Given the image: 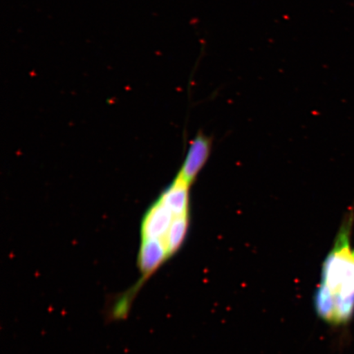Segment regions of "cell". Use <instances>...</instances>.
<instances>
[{
  "mask_svg": "<svg viewBox=\"0 0 354 354\" xmlns=\"http://www.w3.org/2000/svg\"><path fill=\"white\" fill-rule=\"evenodd\" d=\"M354 210L344 219L333 247L323 263L319 287L333 303L332 325H346L354 315V248L351 245Z\"/></svg>",
  "mask_w": 354,
  "mask_h": 354,
  "instance_id": "cell-1",
  "label": "cell"
},
{
  "mask_svg": "<svg viewBox=\"0 0 354 354\" xmlns=\"http://www.w3.org/2000/svg\"><path fill=\"white\" fill-rule=\"evenodd\" d=\"M174 216V214L158 199L144 216L140 229L141 241L154 239L163 241Z\"/></svg>",
  "mask_w": 354,
  "mask_h": 354,
  "instance_id": "cell-2",
  "label": "cell"
},
{
  "mask_svg": "<svg viewBox=\"0 0 354 354\" xmlns=\"http://www.w3.org/2000/svg\"><path fill=\"white\" fill-rule=\"evenodd\" d=\"M211 145L209 137L203 134H198L190 145L187 158L178 174L189 185L196 180L209 159Z\"/></svg>",
  "mask_w": 354,
  "mask_h": 354,
  "instance_id": "cell-3",
  "label": "cell"
},
{
  "mask_svg": "<svg viewBox=\"0 0 354 354\" xmlns=\"http://www.w3.org/2000/svg\"><path fill=\"white\" fill-rule=\"evenodd\" d=\"M189 225V214L174 216L165 241L168 254L174 256L183 246Z\"/></svg>",
  "mask_w": 354,
  "mask_h": 354,
  "instance_id": "cell-5",
  "label": "cell"
},
{
  "mask_svg": "<svg viewBox=\"0 0 354 354\" xmlns=\"http://www.w3.org/2000/svg\"><path fill=\"white\" fill-rule=\"evenodd\" d=\"M189 187L187 181L177 175L174 183L158 199L175 216L189 214Z\"/></svg>",
  "mask_w": 354,
  "mask_h": 354,
  "instance_id": "cell-4",
  "label": "cell"
}]
</instances>
